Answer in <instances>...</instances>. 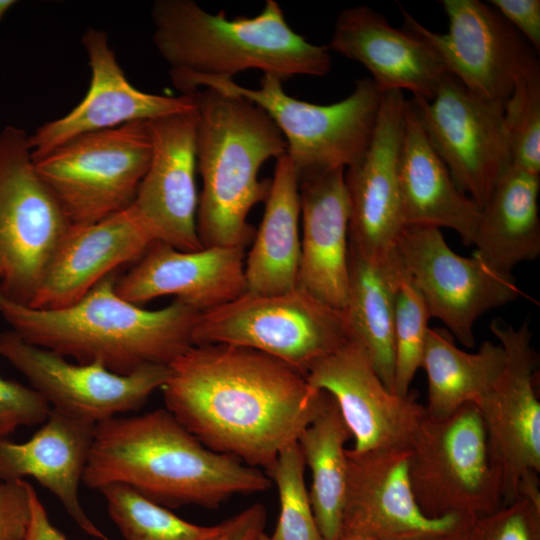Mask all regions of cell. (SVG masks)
Listing matches in <instances>:
<instances>
[{
	"instance_id": "7402d4cb",
	"label": "cell",
	"mask_w": 540,
	"mask_h": 540,
	"mask_svg": "<svg viewBox=\"0 0 540 540\" xmlns=\"http://www.w3.org/2000/svg\"><path fill=\"white\" fill-rule=\"evenodd\" d=\"M156 242L133 204L99 222L71 226L29 307L53 310L78 302L116 268L137 262Z\"/></svg>"
},
{
	"instance_id": "30bf717a",
	"label": "cell",
	"mask_w": 540,
	"mask_h": 540,
	"mask_svg": "<svg viewBox=\"0 0 540 540\" xmlns=\"http://www.w3.org/2000/svg\"><path fill=\"white\" fill-rule=\"evenodd\" d=\"M148 121L79 135L34 160L72 226L104 220L134 201L148 169Z\"/></svg>"
},
{
	"instance_id": "d4e9b609",
	"label": "cell",
	"mask_w": 540,
	"mask_h": 540,
	"mask_svg": "<svg viewBox=\"0 0 540 540\" xmlns=\"http://www.w3.org/2000/svg\"><path fill=\"white\" fill-rule=\"evenodd\" d=\"M95 425L51 408L28 441L0 439V481L34 478L58 498L85 533L109 540L85 513L79 499V484L89 459Z\"/></svg>"
},
{
	"instance_id": "f6af8a7d",
	"label": "cell",
	"mask_w": 540,
	"mask_h": 540,
	"mask_svg": "<svg viewBox=\"0 0 540 540\" xmlns=\"http://www.w3.org/2000/svg\"><path fill=\"white\" fill-rule=\"evenodd\" d=\"M251 540H271L270 536L267 535L264 531L257 534L255 537H253Z\"/></svg>"
},
{
	"instance_id": "d6a6232c",
	"label": "cell",
	"mask_w": 540,
	"mask_h": 540,
	"mask_svg": "<svg viewBox=\"0 0 540 540\" xmlns=\"http://www.w3.org/2000/svg\"><path fill=\"white\" fill-rule=\"evenodd\" d=\"M430 318L424 297L402 265L394 304L393 392L400 396L410 393L421 368Z\"/></svg>"
},
{
	"instance_id": "5b68a950",
	"label": "cell",
	"mask_w": 540,
	"mask_h": 540,
	"mask_svg": "<svg viewBox=\"0 0 540 540\" xmlns=\"http://www.w3.org/2000/svg\"><path fill=\"white\" fill-rule=\"evenodd\" d=\"M197 101L196 160L202 180L196 216L203 247H242L253 240L251 209L265 202L271 180L260 168L286 154L284 137L257 105L210 88Z\"/></svg>"
},
{
	"instance_id": "7bdbcfd3",
	"label": "cell",
	"mask_w": 540,
	"mask_h": 540,
	"mask_svg": "<svg viewBox=\"0 0 540 540\" xmlns=\"http://www.w3.org/2000/svg\"><path fill=\"white\" fill-rule=\"evenodd\" d=\"M337 540H377V538L359 532L341 530Z\"/></svg>"
},
{
	"instance_id": "ac0fdd59",
	"label": "cell",
	"mask_w": 540,
	"mask_h": 540,
	"mask_svg": "<svg viewBox=\"0 0 540 540\" xmlns=\"http://www.w3.org/2000/svg\"><path fill=\"white\" fill-rule=\"evenodd\" d=\"M152 152L133 206L157 242L181 251L203 248L196 226L197 106L148 121Z\"/></svg>"
},
{
	"instance_id": "9c48e42d",
	"label": "cell",
	"mask_w": 540,
	"mask_h": 540,
	"mask_svg": "<svg viewBox=\"0 0 540 540\" xmlns=\"http://www.w3.org/2000/svg\"><path fill=\"white\" fill-rule=\"evenodd\" d=\"M27 132L0 131V296L30 306L71 228L38 175Z\"/></svg>"
},
{
	"instance_id": "f35d334b",
	"label": "cell",
	"mask_w": 540,
	"mask_h": 540,
	"mask_svg": "<svg viewBox=\"0 0 540 540\" xmlns=\"http://www.w3.org/2000/svg\"><path fill=\"white\" fill-rule=\"evenodd\" d=\"M491 5L540 50V0H491Z\"/></svg>"
},
{
	"instance_id": "83f0119b",
	"label": "cell",
	"mask_w": 540,
	"mask_h": 540,
	"mask_svg": "<svg viewBox=\"0 0 540 540\" xmlns=\"http://www.w3.org/2000/svg\"><path fill=\"white\" fill-rule=\"evenodd\" d=\"M540 175L510 166L481 208L473 245L494 268L511 273L540 254Z\"/></svg>"
},
{
	"instance_id": "836d02e7",
	"label": "cell",
	"mask_w": 540,
	"mask_h": 540,
	"mask_svg": "<svg viewBox=\"0 0 540 540\" xmlns=\"http://www.w3.org/2000/svg\"><path fill=\"white\" fill-rule=\"evenodd\" d=\"M305 462L299 445L286 446L267 473L275 483L280 513L271 540H324L313 514L305 484Z\"/></svg>"
},
{
	"instance_id": "4316f807",
	"label": "cell",
	"mask_w": 540,
	"mask_h": 540,
	"mask_svg": "<svg viewBox=\"0 0 540 540\" xmlns=\"http://www.w3.org/2000/svg\"><path fill=\"white\" fill-rule=\"evenodd\" d=\"M299 219V175L284 154L276 159L264 214L245 256L247 292L271 295L297 287Z\"/></svg>"
},
{
	"instance_id": "f1b7e54d",
	"label": "cell",
	"mask_w": 540,
	"mask_h": 540,
	"mask_svg": "<svg viewBox=\"0 0 540 540\" xmlns=\"http://www.w3.org/2000/svg\"><path fill=\"white\" fill-rule=\"evenodd\" d=\"M401 271L396 249L383 259H370L349 245L348 296L343 312L350 338L362 345L392 392L394 304Z\"/></svg>"
},
{
	"instance_id": "4fadbf2b",
	"label": "cell",
	"mask_w": 540,
	"mask_h": 540,
	"mask_svg": "<svg viewBox=\"0 0 540 540\" xmlns=\"http://www.w3.org/2000/svg\"><path fill=\"white\" fill-rule=\"evenodd\" d=\"M448 32H433L401 8L403 28L426 42L448 75L488 101L505 104L516 82L539 64L503 17L479 0H442Z\"/></svg>"
},
{
	"instance_id": "2e32d148",
	"label": "cell",
	"mask_w": 540,
	"mask_h": 540,
	"mask_svg": "<svg viewBox=\"0 0 540 540\" xmlns=\"http://www.w3.org/2000/svg\"><path fill=\"white\" fill-rule=\"evenodd\" d=\"M305 378L312 388L335 400L356 452L409 449L426 414L413 393L400 396L384 385L369 355L354 339L316 361Z\"/></svg>"
},
{
	"instance_id": "3957f363",
	"label": "cell",
	"mask_w": 540,
	"mask_h": 540,
	"mask_svg": "<svg viewBox=\"0 0 540 540\" xmlns=\"http://www.w3.org/2000/svg\"><path fill=\"white\" fill-rule=\"evenodd\" d=\"M116 279L115 272L108 275L61 309H35L0 296V315L26 342L78 363L100 362L118 374L169 365L193 345L199 311L179 300L144 309L116 293Z\"/></svg>"
},
{
	"instance_id": "ab89813d",
	"label": "cell",
	"mask_w": 540,
	"mask_h": 540,
	"mask_svg": "<svg viewBox=\"0 0 540 540\" xmlns=\"http://www.w3.org/2000/svg\"><path fill=\"white\" fill-rule=\"evenodd\" d=\"M265 522V507L260 503L253 504L227 519V527L220 540H251L264 531Z\"/></svg>"
},
{
	"instance_id": "603a6c76",
	"label": "cell",
	"mask_w": 540,
	"mask_h": 540,
	"mask_svg": "<svg viewBox=\"0 0 540 540\" xmlns=\"http://www.w3.org/2000/svg\"><path fill=\"white\" fill-rule=\"evenodd\" d=\"M327 46L362 64L381 93L409 90L413 97L431 100L447 75L426 42L391 26L383 14L366 5L339 13Z\"/></svg>"
},
{
	"instance_id": "484cf974",
	"label": "cell",
	"mask_w": 540,
	"mask_h": 540,
	"mask_svg": "<svg viewBox=\"0 0 540 540\" xmlns=\"http://www.w3.org/2000/svg\"><path fill=\"white\" fill-rule=\"evenodd\" d=\"M399 186L405 227H447L457 232L465 245L473 244L481 207L457 187L408 100Z\"/></svg>"
},
{
	"instance_id": "1f68e13d",
	"label": "cell",
	"mask_w": 540,
	"mask_h": 540,
	"mask_svg": "<svg viewBox=\"0 0 540 540\" xmlns=\"http://www.w3.org/2000/svg\"><path fill=\"white\" fill-rule=\"evenodd\" d=\"M98 491L124 540H220L227 527V520L213 526L188 522L123 484Z\"/></svg>"
},
{
	"instance_id": "f546056e",
	"label": "cell",
	"mask_w": 540,
	"mask_h": 540,
	"mask_svg": "<svg viewBox=\"0 0 540 540\" xmlns=\"http://www.w3.org/2000/svg\"><path fill=\"white\" fill-rule=\"evenodd\" d=\"M505 362L500 344L485 341L476 353L454 344L444 329L429 328L422 365L428 379L429 417L441 419L467 403L477 404L499 377Z\"/></svg>"
},
{
	"instance_id": "ba28073f",
	"label": "cell",
	"mask_w": 540,
	"mask_h": 540,
	"mask_svg": "<svg viewBox=\"0 0 540 540\" xmlns=\"http://www.w3.org/2000/svg\"><path fill=\"white\" fill-rule=\"evenodd\" d=\"M349 339L343 310L299 287L271 295L246 292L201 313L192 334L193 345L226 344L254 349L304 376L316 361Z\"/></svg>"
},
{
	"instance_id": "ee69618b",
	"label": "cell",
	"mask_w": 540,
	"mask_h": 540,
	"mask_svg": "<svg viewBox=\"0 0 540 540\" xmlns=\"http://www.w3.org/2000/svg\"><path fill=\"white\" fill-rule=\"evenodd\" d=\"M17 4L15 0H0V22L7 12Z\"/></svg>"
},
{
	"instance_id": "8992f818",
	"label": "cell",
	"mask_w": 540,
	"mask_h": 540,
	"mask_svg": "<svg viewBox=\"0 0 540 540\" xmlns=\"http://www.w3.org/2000/svg\"><path fill=\"white\" fill-rule=\"evenodd\" d=\"M182 94L201 88L240 96L260 107L274 122L287 145L286 154L300 176L348 168L365 154L371 141L382 93L370 78L356 82L346 98L328 105L314 104L285 93L282 81L264 74L259 88L234 79L190 78L173 84Z\"/></svg>"
},
{
	"instance_id": "d590c367",
	"label": "cell",
	"mask_w": 540,
	"mask_h": 540,
	"mask_svg": "<svg viewBox=\"0 0 540 540\" xmlns=\"http://www.w3.org/2000/svg\"><path fill=\"white\" fill-rule=\"evenodd\" d=\"M450 535L453 540H540V507L519 496L491 513L461 518Z\"/></svg>"
},
{
	"instance_id": "e0dca14e",
	"label": "cell",
	"mask_w": 540,
	"mask_h": 540,
	"mask_svg": "<svg viewBox=\"0 0 540 540\" xmlns=\"http://www.w3.org/2000/svg\"><path fill=\"white\" fill-rule=\"evenodd\" d=\"M406 103L402 91L382 93L369 146L357 163L345 169L350 202L349 245L370 259L391 255L405 227L399 158Z\"/></svg>"
},
{
	"instance_id": "5bb4252c",
	"label": "cell",
	"mask_w": 540,
	"mask_h": 540,
	"mask_svg": "<svg viewBox=\"0 0 540 540\" xmlns=\"http://www.w3.org/2000/svg\"><path fill=\"white\" fill-rule=\"evenodd\" d=\"M0 356L24 375L52 409L93 424L137 411L169 375V366L162 364L118 374L100 362L71 363L12 330L0 333Z\"/></svg>"
},
{
	"instance_id": "b9f144b4",
	"label": "cell",
	"mask_w": 540,
	"mask_h": 540,
	"mask_svg": "<svg viewBox=\"0 0 540 540\" xmlns=\"http://www.w3.org/2000/svg\"><path fill=\"white\" fill-rule=\"evenodd\" d=\"M450 533L422 534V535L401 536V537H385V538H377V540H453Z\"/></svg>"
},
{
	"instance_id": "277c9868",
	"label": "cell",
	"mask_w": 540,
	"mask_h": 540,
	"mask_svg": "<svg viewBox=\"0 0 540 540\" xmlns=\"http://www.w3.org/2000/svg\"><path fill=\"white\" fill-rule=\"evenodd\" d=\"M153 43L173 83L190 78L231 79L256 69L281 81L322 77L331 69L327 45L308 42L288 24L275 0L254 17L211 14L192 0H157L151 9Z\"/></svg>"
},
{
	"instance_id": "cb8c5ba5",
	"label": "cell",
	"mask_w": 540,
	"mask_h": 540,
	"mask_svg": "<svg viewBox=\"0 0 540 540\" xmlns=\"http://www.w3.org/2000/svg\"><path fill=\"white\" fill-rule=\"evenodd\" d=\"M345 169L299 177L300 261L297 287L343 310L349 282L350 202Z\"/></svg>"
},
{
	"instance_id": "8d00e7d4",
	"label": "cell",
	"mask_w": 540,
	"mask_h": 540,
	"mask_svg": "<svg viewBox=\"0 0 540 540\" xmlns=\"http://www.w3.org/2000/svg\"><path fill=\"white\" fill-rule=\"evenodd\" d=\"M50 411V404L35 389L0 376V439L18 427L43 423Z\"/></svg>"
},
{
	"instance_id": "4dcf8cb0",
	"label": "cell",
	"mask_w": 540,
	"mask_h": 540,
	"mask_svg": "<svg viewBox=\"0 0 540 540\" xmlns=\"http://www.w3.org/2000/svg\"><path fill=\"white\" fill-rule=\"evenodd\" d=\"M352 438L335 400L301 432L297 443L311 472L309 497L324 540H337L342 528L348 461L345 444Z\"/></svg>"
},
{
	"instance_id": "8fae6325",
	"label": "cell",
	"mask_w": 540,
	"mask_h": 540,
	"mask_svg": "<svg viewBox=\"0 0 540 540\" xmlns=\"http://www.w3.org/2000/svg\"><path fill=\"white\" fill-rule=\"evenodd\" d=\"M395 249L431 317L468 348L475 346L474 324L480 316L527 297L511 273L494 268L476 252L469 258L455 253L439 228L406 226Z\"/></svg>"
},
{
	"instance_id": "9a60e30c",
	"label": "cell",
	"mask_w": 540,
	"mask_h": 540,
	"mask_svg": "<svg viewBox=\"0 0 540 540\" xmlns=\"http://www.w3.org/2000/svg\"><path fill=\"white\" fill-rule=\"evenodd\" d=\"M489 328L504 351L505 362L476 406L501 470L505 505L517 498L523 474L540 472V403L535 387L539 357L528 322L515 328L495 318Z\"/></svg>"
},
{
	"instance_id": "d6986e66",
	"label": "cell",
	"mask_w": 540,
	"mask_h": 540,
	"mask_svg": "<svg viewBox=\"0 0 540 540\" xmlns=\"http://www.w3.org/2000/svg\"><path fill=\"white\" fill-rule=\"evenodd\" d=\"M91 71L84 98L62 117L28 136L33 160L82 134L196 108V94L167 96L141 91L127 79L105 31L89 28L82 36Z\"/></svg>"
},
{
	"instance_id": "74e56055",
	"label": "cell",
	"mask_w": 540,
	"mask_h": 540,
	"mask_svg": "<svg viewBox=\"0 0 540 540\" xmlns=\"http://www.w3.org/2000/svg\"><path fill=\"white\" fill-rule=\"evenodd\" d=\"M32 485L25 480L0 481V540H24L31 512Z\"/></svg>"
},
{
	"instance_id": "ffe728a7",
	"label": "cell",
	"mask_w": 540,
	"mask_h": 540,
	"mask_svg": "<svg viewBox=\"0 0 540 540\" xmlns=\"http://www.w3.org/2000/svg\"><path fill=\"white\" fill-rule=\"evenodd\" d=\"M348 476L341 530L375 538L450 533L457 515L426 516L410 482L409 449L346 450Z\"/></svg>"
},
{
	"instance_id": "52a82bcc",
	"label": "cell",
	"mask_w": 540,
	"mask_h": 540,
	"mask_svg": "<svg viewBox=\"0 0 540 540\" xmlns=\"http://www.w3.org/2000/svg\"><path fill=\"white\" fill-rule=\"evenodd\" d=\"M409 451L411 486L426 516L471 518L503 506L501 470L475 404L441 419L425 414Z\"/></svg>"
},
{
	"instance_id": "6da1fadb",
	"label": "cell",
	"mask_w": 540,
	"mask_h": 540,
	"mask_svg": "<svg viewBox=\"0 0 540 540\" xmlns=\"http://www.w3.org/2000/svg\"><path fill=\"white\" fill-rule=\"evenodd\" d=\"M168 366L166 409L209 449L266 474L329 399L296 369L246 347L192 345Z\"/></svg>"
},
{
	"instance_id": "44dd1931",
	"label": "cell",
	"mask_w": 540,
	"mask_h": 540,
	"mask_svg": "<svg viewBox=\"0 0 540 540\" xmlns=\"http://www.w3.org/2000/svg\"><path fill=\"white\" fill-rule=\"evenodd\" d=\"M245 248L203 247L181 251L154 243L125 275L116 279V293L139 305L174 296L200 313L224 305L247 292Z\"/></svg>"
},
{
	"instance_id": "7c38bea8",
	"label": "cell",
	"mask_w": 540,
	"mask_h": 540,
	"mask_svg": "<svg viewBox=\"0 0 540 540\" xmlns=\"http://www.w3.org/2000/svg\"><path fill=\"white\" fill-rule=\"evenodd\" d=\"M457 187L482 208L511 166L505 104L488 101L445 75L431 100H409Z\"/></svg>"
},
{
	"instance_id": "7a4b0ae2",
	"label": "cell",
	"mask_w": 540,
	"mask_h": 540,
	"mask_svg": "<svg viewBox=\"0 0 540 540\" xmlns=\"http://www.w3.org/2000/svg\"><path fill=\"white\" fill-rule=\"evenodd\" d=\"M82 482L123 484L167 508L209 509L272 486L260 469L206 447L166 408L96 424Z\"/></svg>"
},
{
	"instance_id": "e575fe53",
	"label": "cell",
	"mask_w": 540,
	"mask_h": 540,
	"mask_svg": "<svg viewBox=\"0 0 540 540\" xmlns=\"http://www.w3.org/2000/svg\"><path fill=\"white\" fill-rule=\"evenodd\" d=\"M511 165L540 175V65L527 71L505 103Z\"/></svg>"
},
{
	"instance_id": "60d3db41",
	"label": "cell",
	"mask_w": 540,
	"mask_h": 540,
	"mask_svg": "<svg viewBox=\"0 0 540 540\" xmlns=\"http://www.w3.org/2000/svg\"><path fill=\"white\" fill-rule=\"evenodd\" d=\"M30 520L24 540H68L50 521L34 487L30 491Z\"/></svg>"
}]
</instances>
